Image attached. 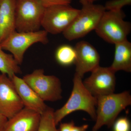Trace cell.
Segmentation results:
<instances>
[{
    "instance_id": "1",
    "label": "cell",
    "mask_w": 131,
    "mask_h": 131,
    "mask_svg": "<svg viewBox=\"0 0 131 131\" xmlns=\"http://www.w3.org/2000/svg\"><path fill=\"white\" fill-rule=\"evenodd\" d=\"M82 78L74 75L73 90L66 103L61 108L54 111L55 123L58 125L64 117L71 113L82 110L88 113L92 119H96L97 99L92 95L84 87Z\"/></svg>"
},
{
    "instance_id": "2",
    "label": "cell",
    "mask_w": 131,
    "mask_h": 131,
    "mask_svg": "<svg viewBox=\"0 0 131 131\" xmlns=\"http://www.w3.org/2000/svg\"><path fill=\"white\" fill-rule=\"evenodd\" d=\"M96 98V119L92 131H98L104 125L112 126L120 113L131 104V95L128 91Z\"/></svg>"
},
{
    "instance_id": "3",
    "label": "cell",
    "mask_w": 131,
    "mask_h": 131,
    "mask_svg": "<svg viewBox=\"0 0 131 131\" xmlns=\"http://www.w3.org/2000/svg\"><path fill=\"white\" fill-rule=\"evenodd\" d=\"M82 5L77 16L62 33L64 37L69 41L83 37L95 30L106 11L102 5L90 3Z\"/></svg>"
},
{
    "instance_id": "4",
    "label": "cell",
    "mask_w": 131,
    "mask_h": 131,
    "mask_svg": "<svg viewBox=\"0 0 131 131\" xmlns=\"http://www.w3.org/2000/svg\"><path fill=\"white\" fill-rule=\"evenodd\" d=\"M122 10L105 11L95 29L97 35L110 43L115 44L127 39L131 25L125 21Z\"/></svg>"
},
{
    "instance_id": "5",
    "label": "cell",
    "mask_w": 131,
    "mask_h": 131,
    "mask_svg": "<svg viewBox=\"0 0 131 131\" xmlns=\"http://www.w3.org/2000/svg\"><path fill=\"white\" fill-rule=\"evenodd\" d=\"M45 8L40 0H16V31L29 32L39 30Z\"/></svg>"
},
{
    "instance_id": "6",
    "label": "cell",
    "mask_w": 131,
    "mask_h": 131,
    "mask_svg": "<svg viewBox=\"0 0 131 131\" xmlns=\"http://www.w3.org/2000/svg\"><path fill=\"white\" fill-rule=\"evenodd\" d=\"M47 36L48 33L44 30L29 32L16 31L0 43V45L3 50L10 52L19 65H20L27 50L36 43H48Z\"/></svg>"
},
{
    "instance_id": "7",
    "label": "cell",
    "mask_w": 131,
    "mask_h": 131,
    "mask_svg": "<svg viewBox=\"0 0 131 131\" xmlns=\"http://www.w3.org/2000/svg\"><path fill=\"white\" fill-rule=\"evenodd\" d=\"M22 79L44 102L56 101L62 98L60 80L56 76L45 74L43 69L35 70Z\"/></svg>"
},
{
    "instance_id": "8",
    "label": "cell",
    "mask_w": 131,
    "mask_h": 131,
    "mask_svg": "<svg viewBox=\"0 0 131 131\" xmlns=\"http://www.w3.org/2000/svg\"><path fill=\"white\" fill-rule=\"evenodd\" d=\"M80 9L70 5H53L46 7L41 27L53 35L63 33L76 18Z\"/></svg>"
},
{
    "instance_id": "9",
    "label": "cell",
    "mask_w": 131,
    "mask_h": 131,
    "mask_svg": "<svg viewBox=\"0 0 131 131\" xmlns=\"http://www.w3.org/2000/svg\"><path fill=\"white\" fill-rule=\"evenodd\" d=\"M91 72L90 76L85 79L83 83L92 95L96 97L114 93L115 72L110 67L99 66Z\"/></svg>"
},
{
    "instance_id": "10",
    "label": "cell",
    "mask_w": 131,
    "mask_h": 131,
    "mask_svg": "<svg viewBox=\"0 0 131 131\" xmlns=\"http://www.w3.org/2000/svg\"><path fill=\"white\" fill-rule=\"evenodd\" d=\"M24 107L12 80L0 74V115L9 119Z\"/></svg>"
},
{
    "instance_id": "11",
    "label": "cell",
    "mask_w": 131,
    "mask_h": 131,
    "mask_svg": "<svg viewBox=\"0 0 131 131\" xmlns=\"http://www.w3.org/2000/svg\"><path fill=\"white\" fill-rule=\"evenodd\" d=\"M76 54L75 74L82 78L86 73L91 72L100 66V55L90 43L82 41L74 47Z\"/></svg>"
},
{
    "instance_id": "12",
    "label": "cell",
    "mask_w": 131,
    "mask_h": 131,
    "mask_svg": "<svg viewBox=\"0 0 131 131\" xmlns=\"http://www.w3.org/2000/svg\"><path fill=\"white\" fill-rule=\"evenodd\" d=\"M40 118V114L24 107L8 119L2 131H37Z\"/></svg>"
},
{
    "instance_id": "13",
    "label": "cell",
    "mask_w": 131,
    "mask_h": 131,
    "mask_svg": "<svg viewBox=\"0 0 131 131\" xmlns=\"http://www.w3.org/2000/svg\"><path fill=\"white\" fill-rule=\"evenodd\" d=\"M11 80L24 107L34 110L40 114L46 110L48 106L22 78L15 75Z\"/></svg>"
},
{
    "instance_id": "14",
    "label": "cell",
    "mask_w": 131,
    "mask_h": 131,
    "mask_svg": "<svg viewBox=\"0 0 131 131\" xmlns=\"http://www.w3.org/2000/svg\"><path fill=\"white\" fill-rule=\"evenodd\" d=\"M16 0H1L0 3V43L16 31Z\"/></svg>"
},
{
    "instance_id": "15",
    "label": "cell",
    "mask_w": 131,
    "mask_h": 131,
    "mask_svg": "<svg viewBox=\"0 0 131 131\" xmlns=\"http://www.w3.org/2000/svg\"><path fill=\"white\" fill-rule=\"evenodd\" d=\"M114 59L110 68L115 72H131V43L127 39L115 44Z\"/></svg>"
},
{
    "instance_id": "16",
    "label": "cell",
    "mask_w": 131,
    "mask_h": 131,
    "mask_svg": "<svg viewBox=\"0 0 131 131\" xmlns=\"http://www.w3.org/2000/svg\"><path fill=\"white\" fill-rule=\"evenodd\" d=\"M0 71L12 79L14 75L21 74V69L12 54L5 53L0 45Z\"/></svg>"
},
{
    "instance_id": "17",
    "label": "cell",
    "mask_w": 131,
    "mask_h": 131,
    "mask_svg": "<svg viewBox=\"0 0 131 131\" xmlns=\"http://www.w3.org/2000/svg\"><path fill=\"white\" fill-rule=\"evenodd\" d=\"M55 57L59 64L68 66L75 63L76 54L74 48L68 45H63L57 49Z\"/></svg>"
},
{
    "instance_id": "18",
    "label": "cell",
    "mask_w": 131,
    "mask_h": 131,
    "mask_svg": "<svg viewBox=\"0 0 131 131\" xmlns=\"http://www.w3.org/2000/svg\"><path fill=\"white\" fill-rule=\"evenodd\" d=\"M54 110L48 106L46 110L41 114L39 127L37 131H59L57 129L54 117Z\"/></svg>"
},
{
    "instance_id": "19",
    "label": "cell",
    "mask_w": 131,
    "mask_h": 131,
    "mask_svg": "<svg viewBox=\"0 0 131 131\" xmlns=\"http://www.w3.org/2000/svg\"><path fill=\"white\" fill-rule=\"evenodd\" d=\"M131 0H110L104 6L106 11H119L122 7L130 5Z\"/></svg>"
},
{
    "instance_id": "20",
    "label": "cell",
    "mask_w": 131,
    "mask_h": 131,
    "mask_svg": "<svg viewBox=\"0 0 131 131\" xmlns=\"http://www.w3.org/2000/svg\"><path fill=\"white\" fill-rule=\"evenodd\" d=\"M113 131H130L131 124L126 117H122L115 120L113 124Z\"/></svg>"
},
{
    "instance_id": "21",
    "label": "cell",
    "mask_w": 131,
    "mask_h": 131,
    "mask_svg": "<svg viewBox=\"0 0 131 131\" xmlns=\"http://www.w3.org/2000/svg\"><path fill=\"white\" fill-rule=\"evenodd\" d=\"M46 7L53 5H70L72 0H40Z\"/></svg>"
},
{
    "instance_id": "22",
    "label": "cell",
    "mask_w": 131,
    "mask_h": 131,
    "mask_svg": "<svg viewBox=\"0 0 131 131\" xmlns=\"http://www.w3.org/2000/svg\"><path fill=\"white\" fill-rule=\"evenodd\" d=\"M75 125L73 121L67 123H61L59 129V131H70L72 127Z\"/></svg>"
},
{
    "instance_id": "23",
    "label": "cell",
    "mask_w": 131,
    "mask_h": 131,
    "mask_svg": "<svg viewBox=\"0 0 131 131\" xmlns=\"http://www.w3.org/2000/svg\"><path fill=\"white\" fill-rule=\"evenodd\" d=\"M88 127V125L87 124L80 126H75L74 125L72 127L70 131H87Z\"/></svg>"
},
{
    "instance_id": "24",
    "label": "cell",
    "mask_w": 131,
    "mask_h": 131,
    "mask_svg": "<svg viewBox=\"0 0 131 131\" xmlns=\"http://www.w3.org/2000/svg\"><path fill=\"white\" fill-rule=\"evenodd\" d=\"M8 120L7 118L0 115V131H2Z\"/></svg>"
},
{
    "instance_id": "25",
    "label": "cell",
    "mask_w": 131,
    "mask_h": 131,
    "mask_svg": "<svg viewBox=\"0 0 131 131\" xmlns=\"http://www.w3.org/2000/svg\"><path fill=\"white\" fill-rule=\"evenodd\" d=\"M98 0H80V3L82 5H85L87 4H90V3H94V2Z\"/></svg>"
},
{
    "instance_id": "26",
    "label": "cell",
    "mask_w": 131,
    "mask_h": 131,
    "mask_svg": "<svg viewBox=\"0 0 131 131\" xmlns=\"http://www.w3.org/2000/svg\"><path fill=\"white\" fill-rule=\"evenodd\" d=\"M1 0H0V3H1Z\"/></svg>"
}]
</instances>
